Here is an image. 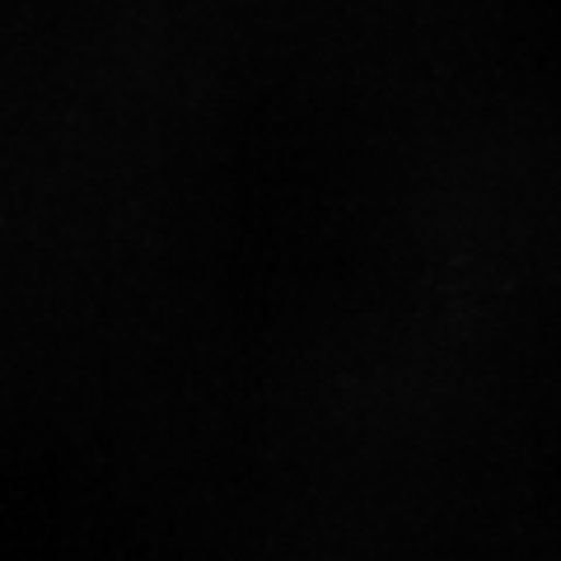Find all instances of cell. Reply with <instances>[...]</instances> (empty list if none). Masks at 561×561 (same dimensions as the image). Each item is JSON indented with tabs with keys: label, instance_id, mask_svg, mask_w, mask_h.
<instances>
[]
</instances>
